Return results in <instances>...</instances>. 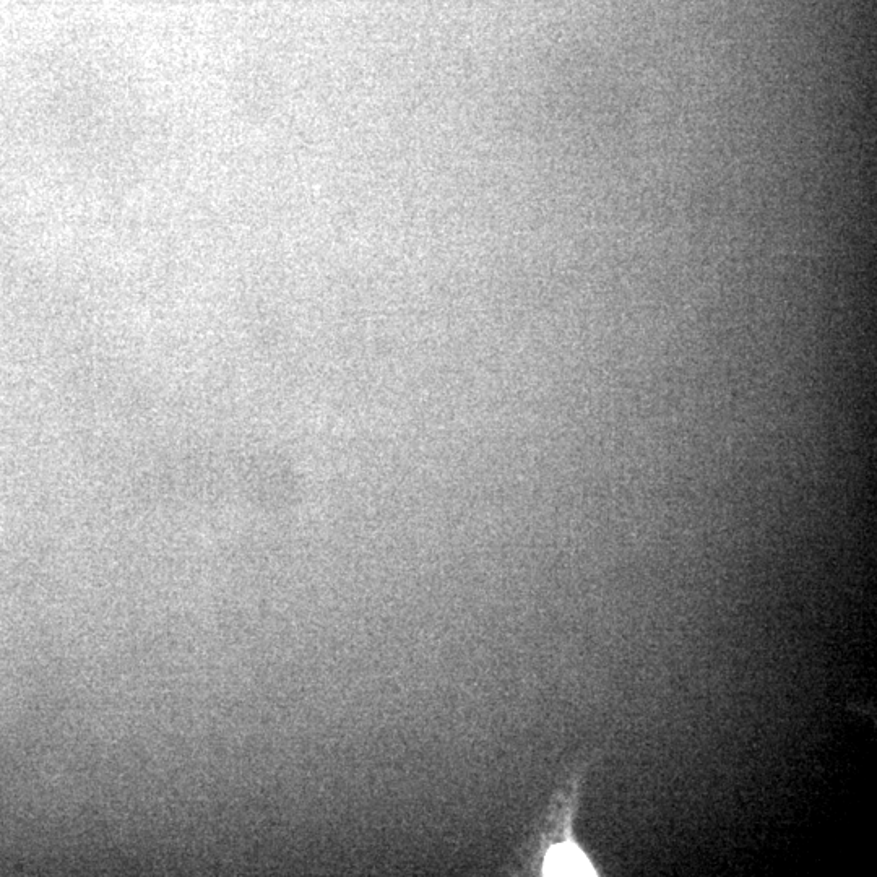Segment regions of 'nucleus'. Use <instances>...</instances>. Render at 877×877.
I'll return each mask as SVG.
<instances>
[{
  "mask_svg": "<svg viewBox=\"0 0 877 877\" xmlns=\"http://www.w3.org/2000/svg\"><path fill=\"white\" fill-rule=\"evenodd\" d=\"M543 873L546 876H595V869L579 848L562 843L546 856Z\"/></svg>",
  "mask_w": 877,
  "mask_h": 877,
  "instance_id": "obj_1",
  "label": "nucleus"
}]
</instances>
